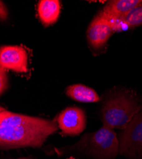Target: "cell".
<instances>
[{"mask_svg":"<svg viewBox=\"0 0 142 159\" xmlns=\"http://www.w3.org/2000/svg\"><path fill=\"white\" fill-rule=\"evenodd\" d=\"M61 4L58 0H42L38 4V14L42 24L47 27L55 24L60 15Z\"/></svg>","mask_w":142,"mask_h":159,"instance_id":"obj_9","label":"cell"},{"mask_svg":"<svg viewBox=\"0 0 142 159\" xmlns=\"http://www.w3.org/2000/svg\"><path fill=\"white\" fill-rule=\"evenodd\" d=\"M67 159H76V158H74V157H69Z\"/></svg>","mask_w":142,"mask_h":159,"instance_id":"obj_15","label":"cell"},{"mask_svg":"<svg viewBox=\"0 0 142 159\" xmlns=\"http://www.w3.org/2000/svg\"><path fill=\"white\" fill-rule=\"evenodd\" d=\"M114 30L112 23L100 12L90 22L87 31V40L94 49H100L104 46Z\"/></svg>","mask_w":142,"mask_h":159,"instance_id":"obj_6","label":"cell"},{"mask_svg":"<svg viewBox=\"0 0 142 159\" xmlns=\"http://www.w3.org/2000/svg\"><path fill=\"white\" fill-rule=\"evenodd\" d=\"M119 24H122L127 28H135L142 25V0L119 21Z\"/></svg>","mask_w":142,"mask_h":159,"instance_id":"obj_11","label":"cell"},{"mask_svg":"<svg viewBox=\"0 0 142 159\" xmlns=\"http://www.w3.org/2000/svg\"><path fill=\"white\" fill-rule=\"evenodd\" d=\"M58 129L56 120L6 110L0 115V149L41 148Z\"/></svg>","mask_w":142,"mask_h":159,"instance_id":"obj_1","label":"cell"},{"mask_svg":"<svg viewBox=\"0 0 142 159\" xmlns=\"http://www.w3.org/2000/svg\"><path fill=\"white\" fill-rule=\"evenodd\" d=\"M8 87V79L5 69L0 66V96Z\"/></svg>","mask_w":142,"mask_h":159,"instance_id":"obj_12","label":"cell"},{"mask_svg":"<svg viewBox=\"0 0 142 159\" xmlns=\"http://www.w3.org/2000/svg\"><path fill=\"white\" fill-rule=\"evenodd\" d=\"M119 141L120 155L131 159L142 157V110L122 130Z\"/></svg>","mask_w":142,"mask_h":159,"instance_id":"obj_4","label":"cell"},{"mask_svg":"<svg viewBox=\"0 0 142 159\" xmlns=\"http://www.w3.org/2000/svg\"><path fill=\"white\" fill-rule=\"evenodd\" d=\"M17 159H32V158H17Z\"/></svg>","mask_w":142,"mask_h":159,"instance_id":"obj_16","label":"cell"},{"mask_svg":"<svg viewBox=\"0 0 142 159\" xmlns=\"http://www.w3.org/2000/svg\"><path fill=\"white\" fill-rule=\"evenodd\" d=\"M142 110V101L133 91H121L110 96L101 110L103 126L124 130Z\"/></svg>","mask_w":142,"mask_h":159,"instance_id":"obj_2","label":"cell"},{"mask_svg":"<svg viewBox=\"0 0 142 159\" xmlns=\"http://www.w3.org/2000/svg\"><path fill=\"white\" fill-rule=\"evenodd\" d=\"M66 95L73 100L82 102H97L100 98L92 88L82 84H74L67 87Z\"/></svg>","mask_w":142,"mask_h":159,"instance_id":"obj_10","label":"cell"},{"mask_svg":"<svg viewBox=\"0 0 142 159\" xmlns=\"http://www.w3.org/2000/svg\"><path fill=\"white\" fill-rule=\"evenodd\" d=\"M56 121L61 134L66 136L80 135L86 125L85 111L78 107H68L63 110L57 116Z\"/></svg>","mask_w":142,"mask_h":159,"instance_id":"obj_5","label":"cell"},{"mask_svg":"<svg viewBox=\"0 0 142 159\" xmlns=\"http://www.w3.org/2000/svg\"><path fill=\"white\" fill-rule=\"evenodd\" d=\"M67 150L78 152L94 159H115L119 154V141L114 129L102 126L83 136Z\"/></svg>","mask_w":142,"mask_h":159,"instance_id":"obj_3","label":"cell"},{"mask_svg":"<svg viewBox=\"0 0 142 159\" xmlns=\"http://www.w3.org/2000/svg\"><path fill=\"white\" fill-rule=\"evenodd\" d=\"M8 17V10L5 5L0 1V20H5Z\"/></svg>","mask_w":142,"mask_h":159,"instance_id":"obj_13","label":"cell"},{"mask_svg":"<svg viewBox=\"0 0 142 159\" xmlns=\"http://www.w3.org/2000/svg\"><path fill=\"white\" fill-rule=\"evenodd\" d=\"M28 54L21 46H3L0 47V66L17 73L28 71Z\"/></svg>","mask_w":142,"mask_h":159,"instance_id":"obj_7","label":"cell"},{"mask_svg":"<svg viewBox=\"0 0 142 159\" xmlns=\"http://www.w3.org/2000/svg\"><path fill=\"white\" fill-rule=\"evenodd\" d=\"M141 0H113L100 11L111 23L122 20Z\"/></svg>","mask_w":142,"mask_h":159,"instance_id":"obj_8","label":"cell"},{"mask_svg":"<svg viewBox=\"0 0 142 159\" xmlns=\"http://www.w3.org/2000/svg\"><path fill=\"white\" fill-rule=\"evenodd\" d=\"M5 111H6V109L4 108L3 107H1V106H0V115H1V114H2L3 112H4Z\"/></svg>","mask_w":142,"mask_h":159,"instance_id":"obj_14","label":"cell"}]
</instances>
